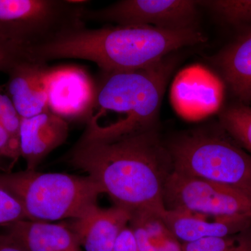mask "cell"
<instances>
[{"label": "cell", "mask_w": 251, "mask_h": 251, "mask_svg": "<svg viewBox=\"0 0 251 251\" xmlns=\"http://www.w3.org/2000/svg\"><path fill=\"white\" fill-rule=\"evenodd\" d=\"M161 219L172 234L183 243L234 235L251 227V215L214 216L166 209Z\"/></svg>", "instance_id": "obj_12"}, {"label": "cell", "mask_w": 251, "mask_h": 251, "mask_svg": "<svg viewBox=\"0 0 251 251\" xmlns=\"http://www.w3.org/2000/svg\"><path fill=\"white\" fill-rule=\"evenodd\" d=\"M48 106L68 120H87L93 105L96 82L82 68H50L47 77Z\"/></svg>", "instance_id": "obj_9"}, {"label": "cell", "mask_w": 251, "mask_h": 251, "mask_svg": "<svg viewBox=\"0 0 251 251\" xmlns=\"http://www.w3.org/2000/svg\"><path fill=\"white\" fill-rule=\"evenodd\" d=\"M251 227L227 237L203 238L182 243L183 251H251Z\"/></svg>", "instance_id": "obj_18"}, {"label": "cell", "mask_w": 251, "mask_h": 251, "mask_svg": "<svg viewBox=\"0 0 251 251\" xmlns=\"http://www.w3.org/2000/svg\"><path fill=\"white\" fill-rule=\"evenodd\" d=\"M27 220L18 200L0 184V226Z\"/></svg>", "instance_id": "obj_20"}, {"label": "cell", "mask_w": 251, "mask_h": 251, "mask_svg": "<svg viewBox=\"0 0 251 251\" xmlns=\"http://www.w3.org/2000/svg\"><path fill=\"white\" fill-rule=\"evenodd\" d=\"M112 251H139L129 226H127L122 230Z\"/></svg>", "instance_id": "obj_23"}, {"label": "cell", "mask_w": 251, "mask_h": 251, "mask_svg": "<svg viewBox=\"0 0 251 251\" xmlns=\"http://www.w3.org/2000/svg\"><path fill=\"white\" fill-rule=\"evenodd\" d=\"M29 251H82L66 223L23 220L7 226V232Z\"/></svg>", "instance_id": "obj_15"}, {"label": "cell", "mask_w": 251, "mask_h": 251, "mask_svg": "<svg viewBox=\"0 0 251 251\" xmlns=\"http://www.w3.org/2000/svg\"><path fill=\"white\" fill-rule=\"evenodd\" d=\"M21 59L18 54L0 39V72L7 73Z\"/></svg>", "instance_id": "obj_22"}, {"label": "cell", "mask_w": 251, "mask_h": 251, "mask_svg": "<svg viewBox=\"0 0 251 251\" xmlns=\"http://www.w3.org/2000/svg\"><path fill=\"white\" fill-rule=\"evenodd\" d=\"M221 128L251 155V106L238 103L220 115Z\"/></svg>", "instance_id": "obj_16"}, {"label": "cell", "mask_w": 251, "mask_h": 251, "mask_svg": "<svg viewBox=\"0 0 251 251\" xmlns=\"http://www.w3.org/2000/svg\"><path fill=\"white\" fill-rule=\"evenodd\" d=\"M167 148L173 171L233 188L251 199V155L226 132H187Z\"/></svg>", "instance_id": "obj_5"}, {"label": "cell", "mask_w": 251, "mask_h": 251, "mask_svg": "<svg viewBox=\"0 0 251 251\" xmlns=\"http://www.w3.org/2000/svg\"><path fill=\"white\" fill-rule=\"evenodd\" d=\"M50 69L47 63L27 57L18 61L6 73L9 78L5 90L22 118L49 110L47 77Z\"/></svg>", "instance_id": "obj_10"}, {"label": "cell", "mask_w": 251, "mask_h": 251, "mask_svg": "<svg viewBox=\"0 0 251 251\" xmlns=\"http://www.w3.org/2000/svg\"><path fill=\"white\" fill-rule=\"evenodd\" d=\"M0 184L18 200L27 220L44 222L82 217L103 193L90 176L36 170L0 175Z\"/></svg>", "instance_id": "obj_4"}, {"label": "cell", "mask_w": 251, "mask_h": 251, "mask_svg": "<svg viewBox=\"0 0 251 251\" xmlns=\"http://www.w3.org/2000/svg\"><path fill=\"white\" fill-rule=\"evenodd\" d=\"M130 219L131 212L121 206L103 209L97 204L82 217L66 224L85 251H112Z\"/></svg>", "instance_id": "obj_11"}, {"label": "cell", "mask_w": 251, "mask_h": 251, "mask_svg": "<svg viewBox=\"0 0 251 251\" xmlns=\"http://www.w3.org/2000/svg\"><path fill=\"white\" fill-rule=\"evenodd\" d=\"M232 95L239 103H251V28L225 48L215 58Z\"/></svg>", "instance_id": "obj_14"}, {"label": "cell", "mask_w": 251, "mask_h": 251, "mask_svg": "<svg viewBox=\"0 0 251 251\" xmlns=\"http://www.w3.org/2000/svg\"><path fill=\"white\" fill-rule=\"evenodd\" d=\"M198 1L122 0L106 7L82 11V19L120 26H149L166 29L196 27Z\"/></svg>", "instance_id": "obj_8"}, {"label": "cell", "mask_w": 251, "mask_h": 251, "mask_svg": "<svg viewBox=\"0 0 251 251\" xmlns=\"http://www.w3.org/2000/svg\"><path fill=\"white\" fill-rule=\"evenodd\" d=\"M67 160L87 173L115 205L161 218L166 211L163 189L173 164L156 128L113 139L83 133Z\"/></svg>", "instance_id": "obj_1"}, {"label": "cell", "mask_w": 251, "mask_h": 251, "mask_svg": "<svg viewBox=\"0 0 251 251\" xmlns=\"http://www.w3.org/2000/svg\"><path fill=\"white\" fill-rule=\"evenodd\" d=\"M176 63L171 54L138 70L100 72L84 133L113 139L155 128Z\"/></svg>", "instance_id": "obj_3"}, {"label": "cell", "mask_w": 251, "mask_h": 251, "mask_svg": "<svg viewBox=\"0 0 251 251\" xmlns=\"http://www.w3.org/2000/svg\"><path fill=\"white\" fill-rule=\"evenodd\" d=\"M198 4L210 9L227 24L251 28V0L198 1Z\"/></svg>", "instance_id": "obj_17"}, {"label": "cell", "mask_w": 251, "mask_h": 251, "mask_svg": "<svg viewBox=\"0 0 251 251\" xmlns=\"http://www.w3.org/2000/svg\"><path fill=\"white\" fill-rule=\"evenodd\" d=\"M69 134L67 121L50 110L22 118L20 128V148L27 171H36L41 161L61 146Z\"/></svg>", "instance_id": "obj_13"}, {"label": "cell", "mask_w": 251, "mask_h": 251, "mask_svg": "<svg viewBox=\"0 0 251 251\" xmlns=\"http://www.w3.org/2000/svg\"><path fill=\"white\" fill-rule=\"evenodd\" d=\"M22 117L5 88L0 86V123L15 139L19 140Z\"/></svg>", "instance_id": "obj_19"}, {"label": "cell", "mask_w": 251, "mask_h": 251, "mask_svg": "<svg viewBox=\"0 0 251 251\" xmlns=\"http://www.w3.org/2000/svg\"><path fill=\"white\" fill-rule=\"evenodd\" d=\"M156 251H183L182 244L172 235L156 247Z\"/></svg>", "instance_id": "obj_25"}, {"label": "cell", "mask_w": 251, "mask_h": 251, "mask_svg": "<svg viewBox=\"0 0 251 251\" xmlns=\"http://www.w3.org/2000/svg\"><path fill=\"white\" fill-rule=\"evenodd\" d=\"M204 41V36L197 28L166 29L116 25L90 29L82 25L33 49L28 57L44 63L61 59H84L95 63L100 72H132Z\"/></svg>", "instance_id": "obj_2"}, {"label": "cell", "mask_w": 251, "mask_h": 251, "mask_svg": "<svg viewBox=\"0 0 251 251\" xmlns=\"http://www.w3.org/2000/svg\"><path fill=\"white\" fill-rule=\"evenodd\" d=\"M167 210L214 216L251 215V199L233 188L172 171L163 189Z\"/></svg>", "instance_id": "obj_7"}, {"label": "cell", "mask_w": 251, "mask_h": 251, "mask_svg": "<svg viewBox=\"0 0 251 251\" xmlns=\"http://www.w3.org/2000/svg\"><path fill=\"white\" fill-rule=\"evenodd\" d=\"M0 156L18 161L21 156L19 140L15 139L0 123Z\"/></svg>", "instance_id": "obj_21"}, {"label": "cell", "mask_w": 251, "mask_h": 251, "mask_svg": "<svg viewBox=\"0 0 251 251\" xmlns=\"http://www.w3.org/2000/svg\"><path fill=\"white\" fill-rule=\"evenodd\" d=\"M0 251H29L19 241L8 233L0 235Z\"/></svg>", "instance_id": "obj_24"}, {"label": "cell", "mask_w": 251, "mask_h": 251, "mask_svg": "<svg viewBox=\"0 0 251 251\" xmlns=\"http://www.w3.org/2000/svg\"><path fill=\"white\" fill-rule=\"evenodd\" d=\"M88 1L0 0V39L22 58L64 31L85 25Z\"/></svg>", "instance_id": "obj_6"}]
</instances>
